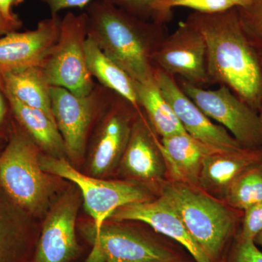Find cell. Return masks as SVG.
Here are the masks:
<instances>
[{"label": "cell", "instance_id": "obj_30", "mask_svg": "<svg viewBox=\"0 0 262 262\" xmlns=\"http://www.w3.org/2000/svg\"><path fill=\"white\" fill-rule=\"evenodd\" d=\"M14 123L9 98L0 80V139L8 141Z\"/></svg>", "mask_w": 262, "mask_h": 262}, {"label": "cell", "instance_id": "obj_12", "mask_svg": "<svg viewBox=\"0 0 262 262\" xmlns=\"http://www.w3.org/2000/svg\"><path fill=\"white\" fill-rule=\"evenodd\" d=\"M155 80L184 130L196 140L225 152H238L246 148L222 125H216L179 87L175 77L157 69Z\"/></svg>", "mask_w": 262, "mask_h": 262}, {"label": "cell", "instance_id": "obj_2", "mask_svg": "<svg viewBox=\"0 0 262 262\" xmlns=\"http://www.w3.org/2000/svg\"><path fill=\"white\" fill-rule=\"evenodd\" d=\"M88 37L133 80L155 79L153 55L167 36L164 24L129 14L107 0H94L85 8Z\"/></svg>", "mask_w": 262, "mask_h": 262}, {"label": "cell", "instance_id": "obj_15", "mask_svg": "<svg viewBox=\"0 0 262 262\" xmlns=\"http://www.w3.org/2000/svg\"><path fill=\"white\" fill-rule=\"evenodd\" d=\"M110 218L117 222H144L182 246L195 262H211L188 232L182 219L165 196L130 203L117 208Z\"/></svg>", "mask_w": 262, "mask_h": 262}, {"label": "cell", "instance_id": "obj_27", "mask_svg": "<svg viewBox=\"0 0 262 262\" xmlns=\"http://www.w3.org/2000/svg\"><path fill=\"white\" fill-rule=\"evenodd\" d=\"M222 262H262V251L254 241L234 237L228 256Z\"/></svg>", "mask_w": 262, "mask_h": 262}, {"label": "cell", "instance_id": "obj_33", "mask_svg": "<svg viewBox=\"0 0 262 262\" xmlns=\"http://www.w3.org/2000/svg\"><path fill=\"white\" fill-rule=\"evenodd\" d=\"M24 2V0H0V13L10 20L18 18V15L13 12V8L22 4Z\"/></svg>", "mask_w": 262, "mask_h": 262}, {"label": "cell", "instance_id": "obj_24", "mask_svg": "<svg viewBox=\"0 0 262 262\" xmlns=\"http://www.w3.org/2000/svg\"><path fill=\"white\" fill-rule=\"evenodd\" d=\"M229 206L245 211L262 201V161L247 169L236 179L225 194Z\"/></svg>", "mask_w": 262, "mask_h": 262}, {"label": "cell", "instance_id": "obj_17", "mask_svg": "<svg viewBox=\"0 0 262 262\" xmlns=\"http://www.w3.org/2000/svg\"><path fill=\"white\" fill-rule=\"evenodd\" d=\"M160 158L158 140L146 123L145 117L142 113L139 114L122 156V165L132 177L144 182H152L163 173Z\"/></svg>", "mask_w": 262, "mask_h": 262}, {"label": "cell", "instance_id": "obj_31", "mask_svg": "<svg viewBox=\"0 0 262 262\" xmlns=\"http://www.w3.org/2000/svg\"><path fill=\"white\" fill-rule=\"evenodd\" d=\"M47 5L51 15H58L61 10L86 8L94 0H39Z\"/></svg>", "mask_w": 262, "mask_h": 262}, {"label": "cell", "instance_id": "obj_28", "mask_svg": "<svg viewBox=\"0 0 262 262\" xmlns=\"http://www.w3.org/2000/svg\"><path fill=\"white\" fill-rule=\"evenodd\" d=\"M261 231L262 201L245 210L242 227L235 238L254 241Z\"/></svg>", "mask_w": 262, "mask_h": 262}, {"label": "cell", "instance_id": "obj_7", "mask_svg": "<svg viewBox=\"0 0 262 262\" xmlns=\"http://www.w3.org/2000/svg\"><path fill=\"white\" fill-rule=\"evenodd\" d=\"M176 80L205 115L221 124L243 147L262 149V125L258 112L228 87L222 84L217 89L208 90L179 77Z\"/></svg>", "mask_w": 262, "mask_h": 262}, {"label": "cell", "instance_id": "obj_13", "mask_svg": "<svg viewBox=\"0 0 262 262\" xmlns=\"http://www.w3.org/2000/svg\"><path fill=\"white\" fill-rule=\"evenodd\" d=\"M61 18L51 15L33 30L13 32L0 38V76L29 67H41L57 42Z\"/></svg>", "mask_w": 262, "mask_h": 262}, {"label": "cell", "instance_id": "obj_5", "mask_svg": "<svg viewBox=\"0 0 262 262\" xmlns=\"http://www.w3.org/2000/svg\"><path fill=\"white\" fill-rule=\"evenodd\" d=\"M87 38L85 12L78 15L67 12L61 18L57 42L40 67L49 85L63 88L78 96L94 91L96 84L90 73L84 51Z\"/></svg>", "mask_w": 262, "mask_h": 262}, {"label": "cell", "instance_id": "obj_4", "mask_svg": "<svg viewBox=\"0 0 262 262\" xmlns=\"http://www.w3.org/2000/svg\"><path fill=\"white\" fill-rule=\"evenodd\" d=\"M162 196L175 208L188 232L210 261L222 262L235 230L233 212L185 183L174 181L165 184Z\"/></svg>", "mask_w": 262, "mask_h": 262}, {"label": "cell", "instance_id": "obj_23", "mask_svg": "<svg viewBox=\"0 0 262 262\" xmlns=\"http://www.w3.org/2000/svg\"><path fill=\"white\" fill-rule=\"evenodd\" d=\"M134 84L138 103L158 135L164 138L186 132L155 79L144 82L134 80Z\"/></svg>", "mask_w": 262, "mask_h": 262}, {"label": "cell", "instance_id": "obj_18", "mask_svg": "<svg viewBox=\"0 0 262 262\" xmlns=\"http://www.w3.org/2000/svg\"><path fill=\"white\" fill-rule=\"evenodd\" d=\"M261 161L262 149L211 153L203 160L198 184L209 192L225 195L231 184L241 174Z\"/></svg>", "mask_w": 262, "mask_h": 262}, {"label": "cell", "instance_id": "obj_34", "mask_svg": "<svg viewBox=\"0 0 262 262\" xmlns=\"http://www.w3.org/2000/svg\"><path fill=\"white\" fill-rule=\"evenodd\" d=\"M236 8H246L252 3L253 0H230Z\"/></svg>", "mask_w": 262, "mask_h": 262}, {"label": "cell", "instance_id": "obj_14", "mask_svg": "<svg viewBox=\"0 0 262 262\" xmlns=\"http://www.w3.org/2000/svg\"><path fill=\"white\" fill-rule=\"evenodd\" d=\"M79 200L75 194L61 198L48 213L34 256L29 262H70L78 252L76 218Z\"/></svg>", "mask_w": 262, "mask_h": 262}, {"label": "cell", "instance_id": "obj_9", "mask_svg": "<svg viewBox=\"0 0 262 262\" xmlns=\"http://www.w3.org/2000/svg\"><path fill=\"white\" fill-rule=\"evenodd\" d=\"M91 239L85 262H195L163 241L116 224H103Z\"/></svg>", "mask_w": 262, "mask_h": 262}, {"label": "cell", "instance_id": "obj_20", "mask_svg": "<svg viewBox=\"0 0 262 262\" xmlns=\"http://www.w3.org/2000/svg\"><path fill=\"white\" fill-rule=\"evenodd\" d=\"M6 92L29 107L42 110L54 120L50 88L40 67H29L0 76Z\"/></svg>", "mask_w": 262, "mask_h": 262}, {"label": "cell", "instance_id": "obj_22", "mask_svg": "<svg viewBox=\"0 0 262 262\" xmlns=\"http://www.w3.org/2000/svg\"><path fill=\"white\" fill-rule=\"evenodd\" d=\"M27 215L0 188V262L30 261L26 251Z\"/></svg>", "mask_w": 262, "mask_h": 262}, {"label": "cell", "instance_id": "obj_37", "mask_svg": "<svg viewBox=\"0 0 262 262\" xmlns=\"http://www.w3.org/2000/svg\"><path fill=\"white\" fill-rule=\"evenodd\" d=\"M258 115H259L260 120H261V125H262V102L261 105V107H260L259 110H258Z\"/></svg>", "mask_w": 262, "mask_h": 262}, {"label": "cell", "instance_id": "obj_21", "mask_svg": "<svg viewBox=\"0 0 262 262\" xmlns=\"http://www.w3.org/2000/svg\"><path fill=\"white\" fill-rule=\"evenodd\" d=\"M86 60L90 73L99 84L126 99L138 110L134 80L122 68L101 51L92 39L88 37L84 44Z\"/></svg>", "mask_w": 262, "mask_h": 262}, {"label": "cell", "instance_id": "obj_3", "mask_svg": "<svg viewBox=\"0 0 262 262\" xmlns=\"http://www.w3.org/2000/svg\"><path fill=\"white\" fill-rule=\"evenodd\" d=\"M40 155V149L15 120L0 152V188L28 215L39 214L52 194L53 185L41 167Z\"/></svg>", "mask_w": 262, "mask_h": 262}, {"label": "cell", "instance_id": "obj_36", "mask_svg": "<svg viewBox=\"0 0 262 262\" xmlns=\"http://www.w3.org/2000/svg\"><path fill=\"white\" fill-rule=\"evenodd\" d=\"M6 143L7 141L2 140V139H0V152H1V151H3V149H4Z\"/></svg>", "mask_w": 262, "mask_h": 262}, {"label": "cell", "instance_id": "obj_19", "mask_svg": "<svg viewBox=\"0 0 262 262\" xmlns=\"http://www.w3.org/2000/svg\"><path fill=\"white\" fill-rule=\"evenodd\" d=\"M7 94L15 121L38 147L48 155L64 158L67 155L64 142L55 120L42 110L26 106Z\"/></svg>", "mask_w": 262, "mask_h": 262}, {"label": "cell", "instance_id": "obj_32", "mask_svg": "<svg viewBox=\"0 0 262 262\" xmlns=\"http://www.w3.org/2000/svg\"><path fill=\"white\" fill-rule=\"evenodd\" d=\"M22 21L19 18L14 20H10L5 18L0 13V35H5L9 33L17 32L21 28Z\"/></svg>", "mask_w": 262, "mask_h": 262}, {"label": "cell", "instance_id": "obj_8", "mask_svg": "<svg viewBox=\"0 0 262 262\" xmlns=\"http://www.w3.org/2000/svg\"><path fill=\"white\" fill-rule=\"evenodd\" d=\"M113 94L100 84L84 96H76L63 88H50L53 117L72 162L83 158L93 122L103 113Z\"/></svg>", "mask_w": 262, "mask_h": 262}, {"label": "cell", "instance_id": "obj_6", "mask_svg": "<svg viewBox=\"0 0 262 262\" xmlns=\"http://www.w3.org/2000/svg\"><path fill=\"white\" fill-rule=\"evenodd\" d=\"M39 162L45 172L70 181L80 189L86 210L94 220L92 234L99 232L117 208L149 200L145 190L136 184L84 175L64 158L40 155Z\"/></svg>", "mask_w": 262, "mask_h": 262}, {"label": "cell", "instance_id": "obj_11", "mask_svg": "<svg viewBox=\"0 0 262 262\" xmlns=\"http://www.w3.org/2000/svg\"><path fill=\"white\" fill-rule=\"evenodd\" d=\"M141 113L126 99L114 93L101 114L91 148L90 171L93 177L107 173L122 158Z\"/></svg>", "mask_w": 262, "mask_h": 262}, {"label": "cell", "instance_id": "obj_16", "mask_svg": "<svg viewBox=\"0 0 262 262\" xmlns=\"http://www.w3.org/2000/svg\"><path fill=\"white\" fill-rule=\"evenodd\" d=\"M158 145L164 162L176 182L198 184L203 160L219 150L196 140L187 132L162 138Z\"/></svg>", "mask_w": 262, "mask_h": 262}, {"label": "cell", "instance_id": "obj_26", "mask_svg": "<svg viewBox=\"0 0 262 262\" xmlns=\"http://www.w3.org/2000/svg\"><path fill=\"white\" fill-rule=\"evenodd\" d=\"M237 10L246 36L258 56H262V0H253L246 8Z\"/></svg>", "mask_w": 262, "mask_h": 262}, {"label": "cell", "instance_id": "obj_25", "mask_svg": "<svg viewBox=\"0 0 262 262\" xmlns=\"http://www.w3.org/2000/svg\"><path fill=\"white\" fill-rule=\"evenodd\" d=\"M230 0H162L155 7V23L164 24L175 8H187L201 13H216L234 8Z\"/></svg>", "mask_w": 262, "mask_h": 262}, {"label": "cell", "instance_id": "obj_35", "mask_svg": "<svg viewBox=\"0 0 262 262\" xmlns=\"http://www.w3.org/2000/svg\"><path fill=\"white\" fill-rule=\"evenodd\" d=\"M254 243L257 245V246H260L262 247V231L255 237Z\"/></svg>", "mask_w": 262, "mask_h": 262}, {"label": "cell", "instance_id": "obj_38", "mask_svg": "<svg viewBox=\"0 0 262 262\" xmlns=\"http://www.w3.org/2000/svg\"><path fill=\"white\" fill-rule=\"evenodd\" d=\"M259 56V59H260V61H261V67H262V56Z\"/></svg>", "mask_w": 262, "mask_h": 262}, {"label": "cell", "instance_id": "obj_29", "mask_svg": "<svg viewBox=\"0 0 262 262\" xmlns=\"http://www.w3.org/2000/svg\"><path fill=\"white\" fill-rule=\"evenodd\" d=\"M129 14L154 22L155 7L162 0H107Z\"/></svg>", "mask_w": 262, "mask_h": 262}, {"label": "cell", "instance_id": "obj_1", "mask_svg": "<svg viewBox=\"0 0 262 262\" xmlns=\"http://www.w3.org/2000/svg\"><path fill=\"white\" fill-rule=\"evenodd\" d=\"M187 19L206 41L211 83L227 86L258 112L262 102L261 61L243 29L237 8L216 13L193 12Z\"/></svg>", "mask_w": 262, "mask_h": 262}, {"label": "cell", "instance_id": "obj_10", "mask_svg": "<svg viewBox=\"0 0 262 262\" xmlns=\"http://www.w3.org/2000/svg\"><path fill=\"white\" fill-rule=\"evenodd\" d=\"M157 69L194 85L211 83L208 72L206 41L187 19L163 39L152 57Z\"/></svg>", "mask_w": 262, "mask_h": 262}]
</instances>
